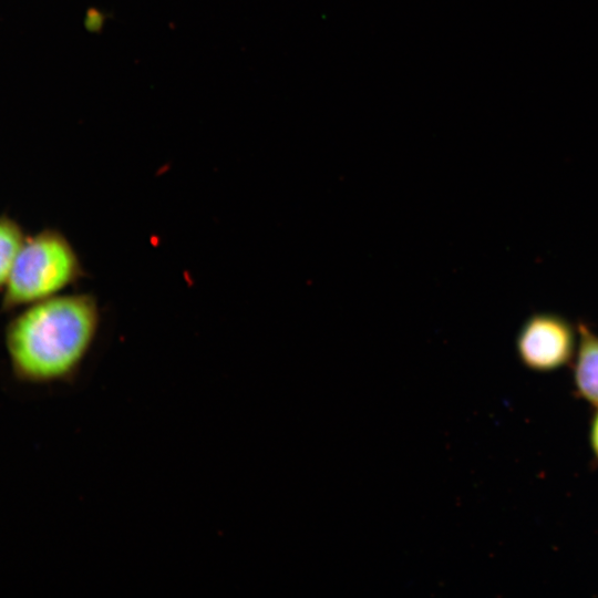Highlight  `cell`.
<instances>
[{"label": "cell", "instance_id": "5b68a950", "mask_svg": "<svg viewBox=\"0 0 598 598\" xmlns=\"http://www.w3.org/2000/svg\"><path fill=\"white\" fill-rule=\"evenodd\" d=\"M25 237L22 225L14 217L0 214V292L8 282Z\"/></svg>", "mask_w": 598, "mask_h": 598}, {"label": "cell", "instance_id": "6da1fadb", "mask_svg": "<svg viewBox=\"0 0 598 598\" xmlns=\"http://www.w3.org/2000/svg\"><path fill=\"white\" fill-rule=\"evenodd\" d=\"M100 313L85 293H60L12 312L3 343L12 378L44 386L75 377L92 348Z\"/></svg>", "mask_w": 598, "mask_h": 598}, {"label": "cell", "instance_id": "8992f818", "mask_svg": "<svg viewBox=\"0 0 598 598\" xmlns=\"http://www.w3.org/2000/svg\"><path fill=\"white\" fill-rule=\"evenodd\" d=\"M112 14L97 8H90L85 16V28L93 33H101L104 29L105 22Z\"/></svg>", "mask_w": 598, "mask_h": 598}, {"label": "cell", "instance_id": "277c9868", "mask_svg": "<svg viewBox=\"0 0 598 598\" xmlns=\"http://www.w3.org/2000/svg\"><path fill=\"white\" fill-rule=\"evenodd\" d=\"M579 343L574 380L579 394L598 408V334L585 322L577 326Z\"/></svg>", "mask_w": 598, "mask_h": 598}, {"label": "cell", "instance_id": "7a4b0ae2", "mask_svg": "<svg viewBox=\"0 0 598 598\" xmlns=\"http://www.w3.org/2000/svg\"><path fill=\"white\" fill-rule=\"evenodd\" d=\"M79 256L59 229L43 228L25 240L2 290L0 311L12 313L58 296L82 277Z\"/></svg>", "mask_w": 598, "mask_h": 598}, {"label": "cell", "instance_id": "52a82bcc", "mask_svg": "<svg viewBox=\"0 0 598 598\" xmlns=\"http://www.w3.org/2000/svg\"><path fill=\"white\" fill-rule=\"evenodd\" d=\"M590 442L592 450L598 458V412L596 413L591 423Z\"/></svg>", "mask_w": 598, "mask_h": 598}, {"label": "cell", "instance_id": "3957f363", "mask_svg": "<svg viewBox=\"0 0 598 598\" xmlns=\"http://www.w3.org/2000/svg\"><path fill=\"white\" fill-rule=\"evenodd\" d=\"M575 328L565 317L539 312L529 316L517 333L516 350L522 363L548 372L566 365L576 350Z\"/></svg>", "mask_w": 598, "mask_h": 598}]
</instances>
